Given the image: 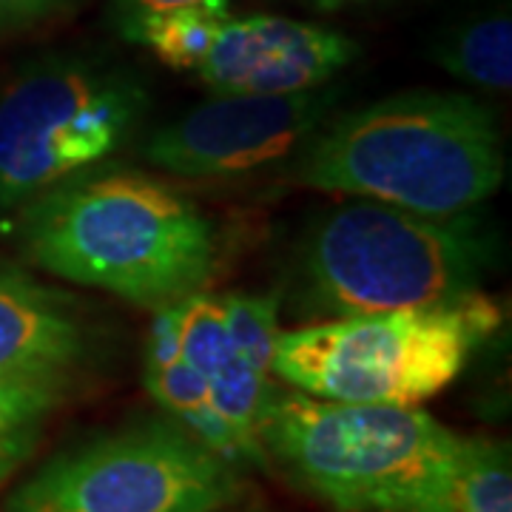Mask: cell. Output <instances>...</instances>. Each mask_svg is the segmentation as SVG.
<instances>
[{
    "mask_svg": "<svg viewBox=\"0 0 512 512\" xmlns=\"http://www.w3.org/2000/svg\"><path fill=\"white\" fill-rule=\"evenodd\" d=\"M69 376L60 370L0 373V484L35 453L52 413L69 396Z\"/></svg>",
    "mask_w": 512,
    "mask_h": 512,
    "instance_id": "14",
    "label": "cell"
},
{
    "mask_svg": "<svg viewBox=\"0 0 512 512\" xmlns=\"http://www.w3.org/2000/svg\"><path fill=\"white\" fill-rule=\"evenodd\" d=\"M259 441L268 461L336 512H413L458 433L421 407L276 393Z\"/></svg>",
    "mask_w": 512,
    "mask_h": 512,
    "instance_id": "4",
    "label": "cell"
},
{
    "mask_svg": "<svg viewBox=\"0 0 512 512\" xmlns=\"http://www.w3.org/2000/svg\"><path fill=\"white\" fill-rule=\"evenodd\" d=\"M89 353V333L72 299L29 276L0 274V373H72Z\"/></svg>",
    "mask_w": 512,
    "mask_h": 512,
    "instance_id": "11",
    "label": "cell"
},
{
    "mask_svg": "<svg viewBox=\"0 0 512 512\" xmlns=\"http://www.w3.org/2000/svg\"><path fill=\"white\" fill-rule=\"evenodd\" d=\"M242 498L234 464L183 424L143 421L49 458L6 512H222Z\"/></svg>",
    "mask_w": 512,
    "mask_h": 512,
    "instance_id": "7",
    "label": "cell"
},
{
    "mask_svg": "<svg viewBox=\"0 0 512 512\" xmlns=\"http://www.w3.org/2000/svg\"><path fill=\"white\" fill-rule=\"evenodd\" d=\"M495 256V234L473 211L430 217L353 200L313 225L302 274L316 308L353 316L458 302L478 291Z\"/></svg>",
    "mask_w": 512,
    "mask_h": 512,
    "instance_id": "3",
    "label": "cell"
},
{
    "mask_svg": "<svg viewBox=\"0 0 512 512\" xmlns=\"http://www.w3.org/2000/svg\"><path fill=\"white\" fill-rule=\"evenodd\" d=\"M322 6H328V9H333V6H342V3H353V0H319Z\"/></svg>",
    "mask_w": 512,
    "mask_h": 512,
    "instance_id": "19",
    "label": "cell"
},
{
    "mask_svg": "<svg viewBox=\"0 0 512 512\" xmlns=\"http://www.w3.org/2000/svg\"><path fill=\"white\" fill-rule=\"evenodd\" d=\"M359 55L356 40L279 15L228 18L194 69L214 94H299L322 89Z\"/></svg>",
    "mask_w": 512,
    "mask_h": 512,
    "instance_id": "9",
    "label": "cell"
},
{
    "mask_svg": "<svg viewBox=\"0 0 512 512\" xmlns=\"http://www.w3.org/2000/svg\"><path fill=\"white\" fill-rule=\"evenodd\" d=\"M430 57L447 74L487 92H510L512 23L507 12H493L458 23L433 43Z\"/></svg>",
    "mask_w": 512,
    "mask_h": 512,
    "instance_id": "15",
    "label": "cell"
},
{
    "mask_svg": "<svg viewBox=\"0 0 512 512\" xmlns=\"http://www.w3.org/2000/svg\"><path fill=\"white\" fill-rule=\"evenodd\" d=\"M413 512H512L510 447L458 436L456 450Z\"/></svg>",
    "mask_w": 512,
    "mask_h": 512,
    "instance_id": "13",
    "label": "cell"
},
{
    "mask_svg": "<svg viewBox=\"0 0 512 512\" xmlns=\"http://www.w3.org/2000/svg\"><path fill=\"white\" fill-rule=\"evenodd\" d=\"M222 512H228V510H222Z\"/></svg>",
    "mask_w": 512,
    "mask_h": 512,
    "instance_id": "20",
    "label": "cell"
},
{
    "mask_svg": "<svg viewBox=\"0 0 512 512\" xmlns=\"http://www.w3.org/2000/svg\"><path fill=\"white\" fill-rule=\"evenodd\" d=\"M507 174L490 106L458 92H407L348 111L311 137L296 180L430 217L476 211Z\"/></svg>",
    "mask_w": 512,
    "mask_h": 512,
    "instance_id": "2",
    "label": "cell"
},
{
    "mask_svg": "<svg viewBox=\"0 0 512 512\" xmlns=\"http://www.w3.org/2000/svg\"><path fill=\"white\" fill-rule=\"evenodd\" d=\"M146 387L191 436H197L228 464H234L237 470L256 467L251 450L222 421L205 382L183 359L174 325V305L154 311L146 342Z\"/></svg>",
    "mask_w": 512,
    "mask_h": 512,
    "instance_id": "12",
    "label": "cell"
},
{
    "mask_svg": "<svg viewBox=\"0 0 512 512\" xmlns=\"http://www.w3.org/2000/svg\"><path fill=\"white\" fill-rule=\"evenodd\" d=\"M228 18V0H200L157 12H134L128 15L126 32L131 40L151 49L165 66L194 72Z\"/></svg>",
    "mask_w": 512,
    "mask_h": 512,
    "instance_id": "16",
    "label": "cell"
},
{
    "mask_svg": "<svg viewBox=\"0 0 512 512\" xmlns=\"http://www.w3.org/2000/svg\"><path fill=\"white\" fill-rule=\"evenodd\" d=\"M131 72L49 57L0 94V214L111 160L146 117Z\"/></svg>",
    "mask_w": 512,
    "mask_h": 512,
    "instance_id": "6",
    "label": "cell"
},
{
    "mask_svg": "<svg viewBox=\"0 0 512 512\" xmlns=\"http://www.w3.org/2000/svg\"><path fill=\"white\" fill-rule=\"evenodd\" d=\"M498 322V308L478 291L450 305L336 316L282 330L274 373L328 402L419 407L456 382Z\"/></svg>",
    "mask_w": 512,
    "mask_h": 512,
    "instance_id": "5",
    "label": "cell"
},
{
    "mask_svg": "<svg viewBox=\"0 0 512 512\" xmlns=\"http://www.w3.org/2000/svg\"><path fill=\"white\" fill-rule=\"evenodd\" d=\"M177 342L188 367L200 376L222 421L251 450L256 467L268 456L259 441V424L274 396V362L239 339L225 311L222 293H194L174 305Z\"/></svg>",
    "mask_w": 512,
    "mask_h": 512,
    "instance_id": "10",
    "label": "cell"
},
{
    "mask_svg": "<svg viewBox=\"0 0 512 512\" xmlns=\"http://www.w3.org/2000/svg\"><path fill=\"white\" fill-rule=\"evenodd\" d=\"M185 3H200V0H120V6L128 15L134 12H157V9H168V6H185Z\"/></svg>",
    "mask_w": 512,
    "mask_h": 512,
    "instance_id": "18",
    "label": "cell"
},
{
    "mask_svg": "<svg viewBox=\"0 0 512 512\" xmlns=\"http://www.w3.org/2000/svg\"><path fill=\"white\" fill-rule=\"evenodd\" d=\"M63 0H0V29L49 15Z\"/></svg>",
    "mask_w": 512,
    "mask_h": 512,
    "instance_id": "17",
    "label": "cell"
},
{
    "mask_svg": "<svg viewBox=\"0 0 512 512\" xmlns=\"http://www.w3.org/2000/svg\"><path fill=\"white\" fill-rule=\"evenodd\" d=\"M336 100L339 92L328 86L299 94H217L157 128L143 154L185 180L245 177L311 143Z\"/></svg>",
    "mask_w": 512,
    "mask_h": 512,
    "instance_id": "8",
    "label": "cell"
},
{
    "mask_svg": "<svg viewBox=\"0 0 512 512\" xmlns=\"http://www.w3.org/2000/svg\"><path fill=\"white\" fill-rule=\"evenodd\" d=\"M20 239L46 274L151 311L205 291L217 265L214 228L200 208L123 168L97 165L26 202Z\"/></svg>",
    "mask_w": 512,
    "mask_h": 512,
    "instance_id": "1",
    "label": "cell"
}]
</instances>
